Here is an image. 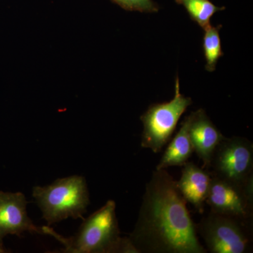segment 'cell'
I'll use <instances>...</instances> for the list:
<instances>
[{
	"label": "cell",
	"mask_w": 253,
	"mask_h": 253,
	"mask_svg": "<svg viewBox=\"0 0 253 253\" xmlns=\"http://www.w3.org/2000/svg\"><path fill=\"white\" fill-rule=\"evenodd\" d=\"M176 181L167 169H155L146 184L129 239L139 253H206Z\"/></svg>",
	"instance_id": "1"
},
{
	"label": "cell",
	"mask_w": 253,
	"mask_h": 253,
	"mask_svg": "<svg viewBox=\"0 0 253 253\" xmlns=\"http://www.w3.org/2000/svg\"><path fill=\"white\" fill-rule=\"evenodd\" d=\"M116 210V203L109 200L83 219L79 230L71 237H63L49 226H42V229L63 245V253H139L129 237H121Z\"/></svg>",
	"instance_id": "2"
},
{
	"label": "cell",
	"mask_w": 253,
	"mask_h": 253,
	"mask_svg": "<svg viewBox=\"0 0 253 253\" xmlns=\"http://www.w3.org/2000/svg\"><path fill=\"white\" fill-rule=\"evenodd\" d=\"M33 196L48 226L69 217L84 219L90 203L85 178L78 175L56 179L43 187L35 186Z\"/></svg>",
	"instance_id": "3"
},
{
	"label": "cell",
	"mask_w": 253,
	"mask_h": 253,
	"mask_svg": "<svg viewBox=\"0 0 253 253\" xmlns=\"http://www.w3.org/2000/svg\"><path fill=\"white\" fill-rule=\"evenodd\" d=\"M197 233L211 253H246L253 246V221L211 211L196 224Z\"/></svg>",
	"instance_id": "4"
},
{
	"label": "cell",
	"mask_w": 253,
	"mask_h": 253,
	"mask_svg": "<svg viewBox=\"0 0 253 253\" xmlns=\"http://www.w3.org/2000/svg\"><path fill=\"white\" fill-rule=\"evenodd\" d=\"M174 87L171 101L151 105L140 118L143 123L141 147L154 154L161 152L170 141L181 116L193 103L191 98L181 94L178 76Z\"/></svg>",
	"instance_id": "5"
},
{
	"label": "cell",
	"mask_w": 253,
	"mask_h": 253,
	"mask_svg": "<svg viewBox=\"0 0 253 253\" xmlns=\"http://www.w3.org/2000/svg\"><path fill=\"white\" fill-rule=\"evenodd\" d=\"M208 170L212 176L234 184L253 183L252 141L241 136H225L214 149Z\"/></svg>",
	"instance_id": "6"
},
{
	"label": "cell",
	"mask_w": 253,
	"mask_h": 253,
	"mask_svg": "<svg viewBox=\"0 0 253 253\" xmlns=\"http://www.w3.org/2000/svg\"><path fill=\"white\" fill-rule=\"evenodd\" d=\"M206 203L212 212L253 221V182L241 185L212 176Z\"/></svg>",
	"instance_id": "7"
},
{
	"label": "cell",
	"mask_w": 253,
	"mask_h": 253,
	"mask_svg": "<svg viewBox=\"0 0 253 253\" xmlns=\"http://www.w3.org/2000/svg\"><path fill=\"white\" fill-rule=\"evenodd\" d=\"M28 202L22 193L0 191V241L7 235L21 237L25 231L43 234L42 227L33 224L28 216Z\"/></svg>",
	"instance_id": "8"
},
{
	"label": "cell",
	"mask_w": 253,
	"mask_h": 253,
	"mask_svg": "<svg viewBox=\"0 0 253 253\" xmlns=\"http://www.w3.org/2000/svg\"><path fill=\"white\" fill-rule=\"evenodd\" d=\"M189 116V133L193 149L202 161V168L208 169L214 149L225 136L213 124L204 109L197 110Z\"/></svg>",
	"instance_id": "9"
},
{
	"label": "cell",
	"mask_w": 253,
	"mask_h": 253,
	"mask_svg": "<svg viewBox=\"0 0 253 253\" xmlns=\"http://www.w3.org/2000/svg\"><path fill=\"white\" fill-rule=\"evenodd\" d=\"M212 175L207 169L188 161L183 166L176 186L186 202L192 205L200 214L204 212Z\"/></svg>",
	"instance_id": "10"
},
{
	"label": "cell",
	"mask_w": 253,
	"mask_h": 253,
	"mask_svg": "<svg viewBox=\"0 0 253 253\" xmlns=\"http://www.w3.org/2000/svg\"><path fill=\"white\" fill-rule=\"evenodd\" d=\"M189 116L184 118L180 129L169 142L156 169H168L183 166L188 162L194 152L189 133Z\"/></svg>",
	"instance_id": "11"
},
{
	"label": "cell",
	"mask_w": 253,
	"mask_h": 253,
	"mask_svg": "<svg viewBox=\"0 0 253 253\" xmlns=\"http://www.w3.org/2000/svg\"><path fill=\"white\" fill-rule=\"evenodd\" d=\"M175 2L182 5L190 18L197 23L204 31L211 27V20L213 15L226 9L224 6H216L211 0H175Z\"/></svg>",
	"instance_id": "12"
},
{
	"label": "cell",
	"mask_w": 253,
	"mask_h": 253,
	"mask_svg": "<svg viewBox=\"0 0 253 253\" xmlns=\"http://www.w3.org/2000/svg\"><path fill=\"white\" fill-rule=\"evenodd\" d=\"M222 28L221 25L208 28L205 31L203 40V49L206 59V70L209 72L215 71L216 66L219 59L224 56L221 49L219 31Z\"/></svg>",
	"instance_id": "13"
},
{
	"label": "cell",
	"mask_w": 253,
	"mask_h": 253,
	"mask_svg": "<svg viewBox=\"0 0 253 253\" xmlns=\"http://www.w3.org/2000/svg\"><path fill=\"white\" fill-rule=\"evenodd\" d=\"M123 9L141 13H156L159 6L153 0H111Z\"/></svg>",
	"instance_id": "14"
},
{
	"label": "cell",
	"mask_w": 253,
	"mask_h": 253,
	"mask_svg": "<svg viewBox=\"0 0 253 253\" xmlns=\"http://www.w3.org/2000/svg\"><path fill=\"white\" fill-rule=\"evenodd\" d=\"M6 249L4 247V245H3L2 241H0V253H6Z\"/></svg>",
	"instance_id": "15"
}]
</instances>
